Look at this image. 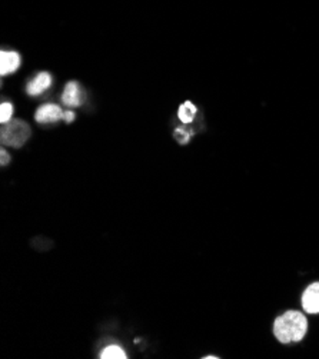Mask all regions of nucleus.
Listing matches in <instances>:
<instances>
[{"instance_id":"obj_1","label":"nucleus","mask_w":319,"mask_h":359,"mask_svg":"<svg viewBox=\"0 0 319 359\" xmlns=\"http://www.w3.org/2000/svg\"><path fill=\"white\" fill-rule=\"evenodd\" d=\"M306 332L308 320L299 311H287L273 322V335L280 344L301 342Z\"/></svg>"},{"instance_id":"obj_2","label":"nucleus","mask_w":319,"mask_h":359,"mask_svg":"<svg viewBox=\"0 0 319 359\" xmlns=\"http://www.w3.org/2000/svg\"><path fill=\"white\" fill-rule=\"evenodd\" d=\"M32 135L30 126L20 119H12L8 123L2 125L0 129V139L4 147L22 148Z\"/></svg>"},{"instance_id":"obj_3","label":"nucleus","mask_w":319,"mask_h":359,"mask_svg":"<svg viewBox=\"0 0 319 359\" xmlns=\"http://www.w3.org/2000/svg\"><path fill=\"white\" fill-rule=\"evenodd\" d=\"M34 119H36L38 123H55L63 119V111L60 109L59 104L46 103L42 104L36 114H34Z\"/></svg>"},{"instance_id":"obj_4","label":"nucleus","mask_w":319,"mask_h":359,"mask_svg":"<svg viewBox=\"0 0 319 359\" xmlns=\"http://www.w3.org/2000/svg\"><path fill=\"white\" fill-rule=\"evenodd\" d=\"M22 59L18 52L13 50H2L0 53V75L8 76L15 74V72L20 67Z\"/></svg>"},{"instance_id":"obj_5","label":"nucleus","mask_w":319,"mask_h":359,"mask_svg":"<svg viewBox=\"0 0 319 359\" xmlns=\"http://www.w3.org/2000/svg\"><path fill=\"white\" fill-rule=\"evenodd\" d=\"M302 308L306 313H319V282L309 285L302 294Z\"/></svg>"},{"instance_id":"obj_6","label":"nucleus","mask_w":319,"mask_h":359,"mask_svg":"<svg viewBox=\"0 0 319 359\" xmlns=\"http://www.w3.org/2000/svg\"><path fill=\"white\" fill-rule=\"evenodd\" d=\"M52 75L48 72H41L36 76H34L26 86V92L30 96H38L43 92H46L52 86Z\"/></svg>"},{"instance_id":"obj_7","label":"nucleus","mask_w":319,"mask_h":359,"mask_svg":"<svg viewBox=\"0 0 319 359\" xmlns=\"http://www.w3.org/2000/svg\"><path fill=\"white\" fill-rule=\"evenodd\" d=\"M82 97H83V93H82V89L78 82L72 81L65 86L63 95H62L63 104L70 106V107H78L82 104Z\"/></svg>"},{"instance_id":"obj_8","label":"nucleus","mask_w":319,"mask_h":359,"mask_svg":"<svg viewBox=\"0 0 319 359\" xmlns=\"http://www.w3.org/2000/svg\"><path fill=\"white\" fill-rule=\"evenodd\" d=\"M196 112H198L196 106H195L192 102L188 100V102H185V103H182V104L179 106V109H178V118L181 119L182 123L188 125V123H192V122L195 121Z\"/></svg>"},{"instance_id":"obj_9","label":"nucleus","mask_w":319,"mask_h":359,"mask_svg":"<svg viewBox=\"0 0 319 359\" xmlns=\"http://www.w3.org/2000/svg\"><path fill=\"white\" fill-rule=\"evenodd\" d=\"M100 359H126V352L118 345H109L104 348L99 356Z\"/></svg>"},{"instance_id":"obj_10","label":"nucleus","mask_w":319,"mask_h":359,"mask_svg":"<svg viewBox=\"0 0 319 359\" xmlns=\"http://www.w3.org/2000/svg\"><path fill=\"white\" fill-rule=\"evenodd\" d=\"M13 116V104L11 102H4L0 106V123H8Z\"/></svg>"},{"instance_id":"obj_11","label":"nucleus","mask_w":319,"mask_h":359,"mask_svg":"<svg viewBox=\"0 0 319 359\" xmlns=\"http://www.w3.org/2000/svg\"><path fill=\"white\" fill-rule=\"evenodd\" d=\"M191 136H192V132L188 130L185 126L184 128H176L175 132H173V137L176 139V142L179 143V145H186V143H189Z\"/></svg>"},{"instance_id":"obj_12","label":"nucleus","mask_w":319,"mask_h":359,"mask_svg":"<svg viewBox=\"0 0 319 359\" xmlns=\"http://www.w3.org/2000/svg\"><path fill=\"white\" fill-rule=\"evenodd\" d=\"M9 162H11V155L5 148H2L0 149V163H2V166H6Z\"/></svg>"},{"instance_id":"obj_13","label":"nucleus","mask_w":319,"mask_h":359,"mask_svg":"<svg viewBox=\"0 0 319 359\" xmlns=\"http://www.w3.org/2000/svg\"><path fill=\"white\" fill-rule=\"evenodd\" d=\"M75 119H76V115H75L72 111L63 112V121H65L66 123H72Z\"/></svg>"},{"instance_id":"obj_14","label":"nucleus","mask_w":319,"mask_h":359,"mask_svg":"<svg viewBox=\"0 0 319 359\" xmlns=\"http://www.w3.org/2000/svg\"><path fill=\"white\" fill-rule=\"evenodd\" d=\"M203 359H218L219 356H214V355H208V356H202Z\"/></svg>"}]
</instances>
